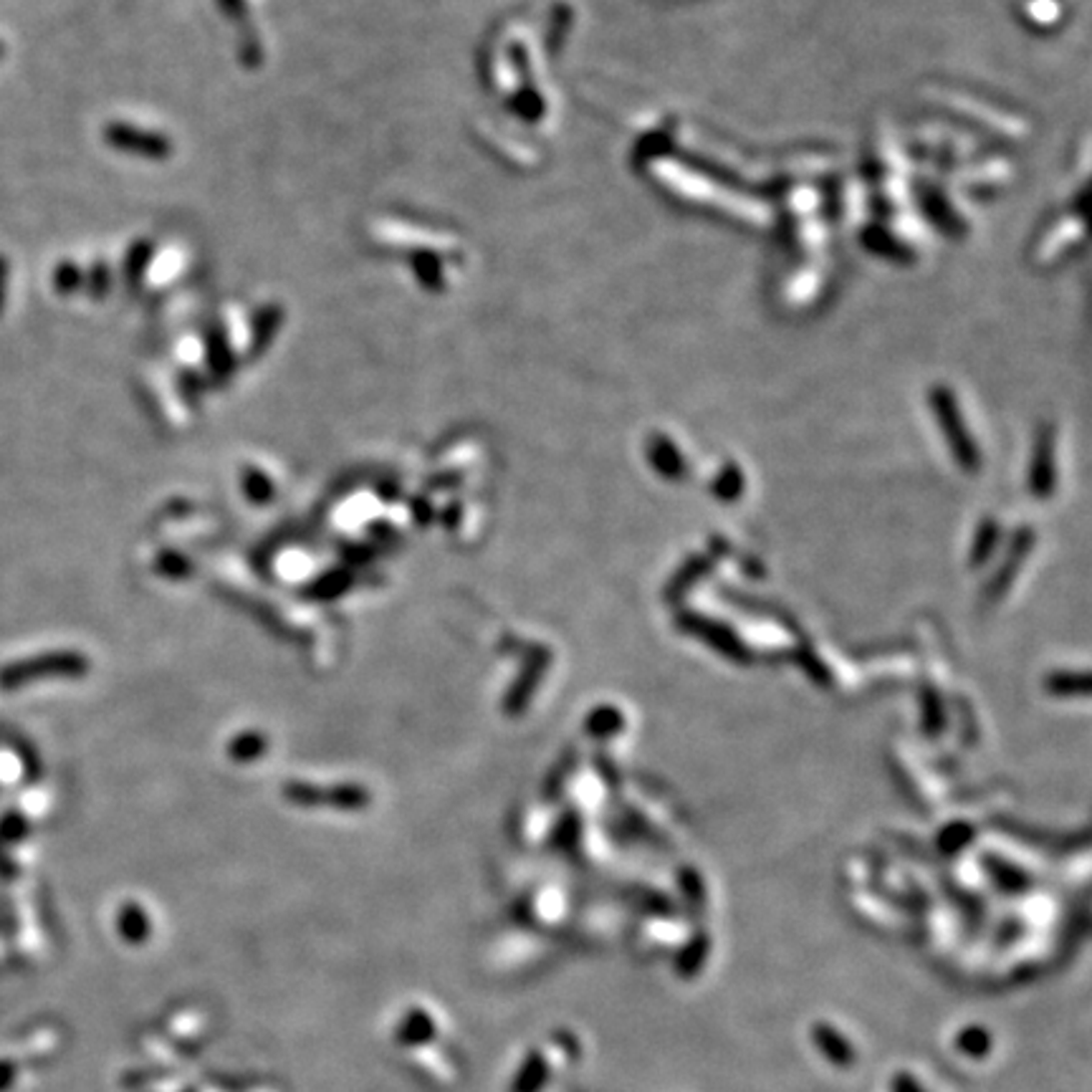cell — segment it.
<instances>
[{"label": "cell", "mask_w": 1092, "mask_h": 1092, "mask_svg": "<svg viewBox=\"0 0 1092 1092\" xmlns=\"http://www.w3.org/2000/svg\"><path fill=\"white\" fill-rule=\"evenodd\" d=\"M71 668H76V660L69 658V655H46V658L23 660V663H13V666L0 671V688L13 691V688L23 686V683L33 681V678L38 676L69 673Z\"/></svg>", "instance_id": "6da1fadb"}, {"label": "cell", "mask_w": 1092, "mask_h": 1092, "mask_svg": "<svg viewBox=\"0 0 1092 1092\" xmlns=\"http://www.w3.org/2000/svg\"><path fill=\"white\" fill-rule=\"evenodd\" d=\"M23 834H26V822H23L21 817L8 815L6 819L0 822V844L13 842V839H21Z\"/></svg>", "instance_id": "7a4b0ae2"}, {"label": "cell", "mask_w": 1092, "mask_h": 1092, "mask_svg": "<svg viewBox=\"0 0 1092 1092\" xmlns=\"http://www.w3.org/2000/svg\"><path fill=\"white\" fill-rule=\"evenodd\" d=\"M6 273H8L6 259H0V306H3V291H6Z\"/></svg>", "instance_id": "3957f363"}, {"label": "cell", "mask_w": 1092, "mask_h": 1092, "mask_svg": "<svg viewBox=\"0 0 1092 1092\" xmlns=\"http://www.w3.org/2000/svg\"><path fill=\"white\" fill-rule=\"evenodd\" d=\"M8 1080H11V1067L6 1062H0V1090L8 1085Z\"/></svg>", "instance_id": "277c9868"}]
</instances>
